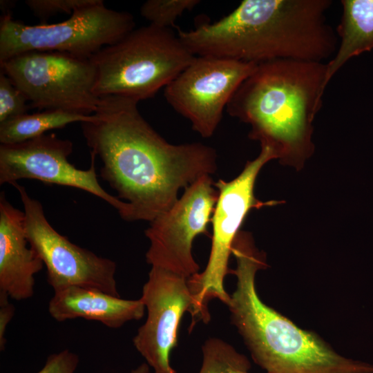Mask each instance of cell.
I'll return each instance as SVG.
<instances>
[{
  "label": "cell",
  "instance_id": "cell-1",
  "mask_svg": "<svg viewBox=\"0 0 373 373\" xmlns=\"http://www.w3.org/2000/svg\"><path fill=\"white\" fill-rule=\"evenodd\" d=\"M99 98L94 119L80 124L90 153L102 162L101 177L127 203L123 220L151 222L174 204L180 189L216 171L213 148L170 144L140 114L139 102Z\"/></svg>",
  "mask_w": 373,
  "mask_h": 373
},
{
  "label": "cell",
  "instance_id": "cell-2",
  "mask_svg": "<svg viewBox=\"0 0 373 373\" xmlns=\"http://www.w3.org/2000/svg\"><path fill=\"white\" fill-rule=\"evenodd\" d=\"M330 0H244L218 21L178 35L195 56L260 64L275 59L324 62L338 39L327 21Z\"/></svg>",
  "mask_w": 373,
  "mask_h": 373
},
{
  "label": "cell",
  "instance_id": "cell-3",
  "mask_svg": "<svg viewBox=\"0 0 373 373\" xmlns=\"http://www.w3.org/2000/svg\"><path fill=\"white\" fill-rule=\"evenodd\" d=\"M326 63L275 59L260 63L227 106L251 126L249 137L281 162L300 164L314 151L313 122L326 89Z\"/></svg>",
  "mask_w": 373,
  "mask_h": 373
},
{
  "label": "cell",
  "instance_id": "cell-4",
  "mask_svg": "<svg viewBox=\"0 0 373 373\" xmlns=\"http://www.w3.org/2000/svg\"><path fill=\"white\" fill-rule=\"evenodd\" d=\"M236 289L227 305L255 363L266 373H373V365L346 358L316 333L301 329L266 305L256 287V273L267 266L249 233L239 234L232 247Z\"/></svg>",
  "mask_w": 373,
  "mask_h": 373
},
{
  "label": "cell",
  "instance_id": "cell-5",
  "mask_svg": "<svg viewBox=\"0 0 373 373\" xmlns=\"http://www.w3.org/2000/svg\"><path fill=\"white\" fill-rule=\"evenodd\" d=\"M195 57L171 29L150 23L135 28L90 58L96 73L94 93L137 102L153 97Z\"/></svg>",
  "mask_w": 373,
  "mask_h": 373
},
{
  "label": "cell",
  "instance_id": "cell-6",
  "mask_svg": "<svg viewBox=\"0 0 373 373\" xmlns=\"http://www.w3.org/2000/svg\"><path fill=\"white\" fill-rule=\"evenodd\" d=\"M132 15L109 9L102 0L75 10L52 24L28 25L3 14L0 20V64L30 51L66 52L90 59L135 29Z\"/></svg>",
  "mask_w": 373,
  "mask_h": 373
},
{
  "label": "cell",
  "instance_id": "cell-7",
  "mask_svg": "<svg viewBox=\"0 0 373 373\" xmlns=\"http://www.w3.org/2000/svg\"><path fill=\"white\" fill-rule=\"evenodd\" d=\"M272 159H276L274 151L261 146L259 155L248 162L236 178L229 182L219 180L214 183L218 199L211 220L213 236L209 258L202 272L188 278L193 297V320L209 322V300L216 298L226 305L230 300L224 281L231 272L228 263L233 244L249 211L264 204L255 198L254 184L262 166Z\"/></svg>",
  "mask_w": 373,
  "mask_h": 373
},
{
  "label": "cell",
  "instance_id": "cell-8",
  "mask_svg": "<svg viewBox=\"0 0 373 373\" xmlns=\"http://www.w3.org/2000/svg\"><path fill=\"white\" fill-rule=\"evenodd\" d=\"M1 71L24 93L30 106L90 115L100 98L93 91L91 60L66 52L30 51L0 64Z\"/></svg>",
  "mask_w": 373,
  "mask_h": 373
},
{
  "label": "cell",
  "instance_id": "cell-9",
  "mask_svg": "<svg viewBox=\"0 0 373 373\" xmlns=\"http://www.w3.org/2000/svg\"><path fill=\"white\" fill-rule=\"evenodd\" d=\"M12 185L18 191L23 206L27 239L46 266L47 282L53 290L77 286L119 297L115 262L61 235L48 221L41 203L31 198L24 186L17 182Z\"/></svg>",
  "mask_w": 373,
  "mask_h": 373
},
{
  "label": "cell",
  "instance_id": "cell-10",
  "mask_svg": "<svg viewBox=\"0 0 373 373\" xmlns=\"http://www.w3.org/2000/svg\"><path fill=\"white\" fill-rule=\"evenodd\" d=\"M210 175H204L187 186L180 198L158 215L145 231L150 241L146 260L185 278L198 273L200 267L192 254L193 242L207 233L218 191Z\"/></svg>",
  "mask_w": 373,
  "mask_h": 373
},
{
  "label": "cell",
  "instance_id": "cell-11",
  "mask_svg": "<svg viewBox=\"0 0 373 373\" xmlns=\"http://www.w3.org/2000/svg\"><path fill=\"white\" fill-rule=\"evenodd\" d=\"M257 64L195 56L164 88L168 104L202 137H211L224 108Z\"/></svg>",
  "mask_w": 373,
  "mask_h": 373
},
{
  "label": "cell",
  "instance_id": "cell-12",
  "mask_svg": "<svg viewBox=\"0 0 373 373\" xmlns=\"http://www.w3.org/2000/svg\"><path fill=\"white\" fill-rule=\"evenodd\" d=\"M71 141L55 133L12 144L0 145V184L33 179L48 184L77 188L93 194L116 209L123 218L127 203L104 190L95 166V155L90 153L88 169H77L68 157L73 152Z\"/></svg>",
  "mask_w": 373,
  "mask_h": 373
},
{
  "label": "cell",
  "instance_id": "cell-13",
  "mask_svg": "<svg viewBox=\"0 0 373 373\" xmlns=\"http://www.w3.org/2000/svg\"><path fill=\"white\" fill-rule=\"evenodd\" d=\"M140 300L147 317L134 336L133 345L154 373H176L171 365V353L177 345L182 316L186 312L192 314L193 308L188 278L151 267Z\"/></svg>",
  "mask_w": 373,
  "mask_h": 373
},
{
  "label": "cell",
  "instance_id": "cell-14",
  "mask_svg": "<svg viewBox=\"0 0 373 373\" xmlns=\"http://www.w3.org/2000/svg\"><path fill=\"white\" fill-rule=\"evenodd\" d=\"M24 212L0 195V291L22 300L34 294L35 277L44 262L29 245Z\"/></svg>",
  "mask_w": 373,
  "mask_h": 373
},
{
  "label": "cell",
  "instance_id": "cell-15",
  "mask_svg": "<svg viewBox=\"0 0 373 373\" xmlns=\"http://www.w3.org/2000/svg\"><path fill=\"white\" fill-rule=\"evenodd\" d=\"M48 312L58 322L81 318L117 329L139 321L145 312L140 300H128L98 289L72 286L54 291Z\"/></svg>",
  "mask_w": 373,
  "mask_h": 373
},
{
  "label": "cell",
  "instance_id": "cell-16",
  "mask_svg": "<svg viewBox=\"0 0 373 373\" xmlns=\"http://www.w3.org/2000/svg\"><path fill=\"white\" fill-rule=\"evenodd\" d=\"M343 12L336 29L338 44L326 63L325 84L354 57L373 48V0H342Z\"/></svg>",
  "mask_w": 373,
  "mask_h": 373
},
{
  "label": "cell",
  "instance_id": "cell-17",
  "mask_svg": "<svg viewBox=\"0 0 373 373\" xmlns=\"http://www.w3.org/2000/svg\"><path fill=\"white\" fill-rule=\"evenodd\" d=\"M94 118V115L52 109L25 113L0 123V142L1 144L23 142L46 134L48 131L61 128L73 122H90Z\"/></svg>",
  "mask_w": 373,
  "mask_h": 373
},
{
  "label": "cell",
  "instance_id": "cell-18",
  "mask_svg": "<svg viewBox=\"0 0 373 373\" xmlns=\"http://www.w3.org/2000/svg\"><path fill=\"white\" fill-rule=\"evenodd\" d=\"M202 351V363L199 373H249V359L220 338L207 340Z\"/></svg>",
  "mask_w": 373,
  "mask_h": 373
},
{
  "label": "cell",
  "instance_id": "cell-19",
  "mask_svg": "<svg viewBox=\"0 0 373 373\" xmlns=\"http://www.w3.org/2000/svg\"><path fill=\"white\" fill-rule=\"evenodd\" d=\"M200 2L198 0H148L141 6L140 15L150 24L171 29L178 17Z\"/></svg>",
  "mask_w": 373,
  "mask_h": 373
},
{
  "label": "cell",
  "instance_id": "cell-20",
  "mask_svg": "<svg viewBox=\"0 0 373 373\" xmlns=\"http://www.w3.org/2000/svg\"><path fill=\"white\" fill-rule=\"evenodd\" d=\"M24 93L2 71L0 73V123L27 113L30 105Z\"/></svg>",
  "mask_w": 373,
  "mask_h": 373
},
{
  "label": "cell",
  "instance_id": "cell-21",
  "mask_svg": "<svg viewBox=\"0 0 373 373\" xmlns=\"http://www.w3.org/2000/svg\"><path fill=\"white\" fill-rule=\"evenodd\" d=\"M93 0H27L25 3L41 19L57 14L71 15L77 9L90 3Z\"/></svg>",
  "mask_w": 373,
  "mask_h": 373
},
{
  "label": "cell",
  "instance_id": "cell-22",
  "mask_svg": "<svg viewBox=\"0 0 373 373\" xmlns=\"http://www.w3.org/2000/svg\"><path fill=\"white\" fill-rule=\"evenodd\" d=\"M79 361L75 353L64 350L50 354L44 367L37 373H75Z\"/></svg>",
  "mask_w": 373,
  "mask_h": 373
},
{
  "label": "cell",
  "instance_id": "cell-23",
  "mask_svg": "<svg viewBox=\"0 0 373 373\" xmlns=\"http://www.w3.org/2000/svg\"><path fill=\"white\" fill-rule=\"evenodd\" d=\"M9 296L0 291V350H3L6 343L7 327L15 315V307L9 302Z\"/></svg>",
  "mask_w": 373,
  "mask_h": 373
},
{
  "label": "cell",
  "instance_id": "cell-24",
  "mask_svg": "<svg viewBox=\"0 0 373 373\" xmlns=\"http://www.w3.org/2000/svg\"><path fill=\"white\" fill-rule=\"evenodd\" d=\"M149 367L150 366L146 363H144L132 370L131 373H149Z\"/></svg>",
  "mask_w": 373,
  "mask_h": 373
}]
</instances>
